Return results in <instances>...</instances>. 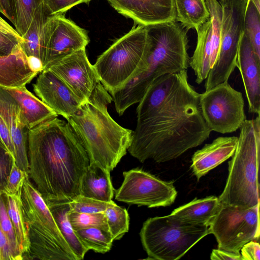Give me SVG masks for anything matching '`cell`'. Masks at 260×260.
I'll list each match as a JSON object with an SVG mask.
<instances>
[{"label":"cell","mask_w":260,"mask_h":260,"mask_svg":"<svg viewBox=\"0 0 260 260\" xmlns=\"http://www.w3.org/2000/svg\"><path fill=\"white\" fill-rule=\"evenodd\" d=\"M49 16L62 14L75 6L89 3L91 0H42Z\"/></svg>","instance_id":"ab89813d"},{"label":"cell","mask_w":260,"mask_h":260,"mask_svg":"<svg viewBox=\"0 0 260 260\" xmlns=\"http://www.w3.org/2000/svg\"><path fill=\"white\" fill-rule=\"evenodd\" d=\"M0 141L5 148L15 158V150L9 130L0 116Z\"/></svg>","instance_id":"b9f144b4"},{"label":"cell","mask_w":260,"mask_h":260,"mask_svg":"<svg viewBox=\"0 0 260 260\" xmlns=\"http://www.w3.org/2000/svg\"><path fill=\"white\" fill-rule=\"evenodd\" d=\"M0 260H18L0 225Z\"/></svg>","instance_id":"7bdbcfd3"},{"label":"cell","mask_w":260,"mask_h":260,"mask_svg":"<svg viewBox=\"0 0 260 260\" xmlns=\"http://www.w3.org/2000/svg\"><path fill=\"white\" fill-rule=\"evenodd\" d=\"M0 225L17 259H23L14 228L7 212L4 194H0Z\"/></svg>","instance_id":"d590c367"},{"label":"cell","mask_w":260,"mask_h":260,"mask_svg":"<svg viewBox=\"0 0 260 260\" xmlns=\"http://www.w3.org/2000/svg\"><path fill=\"white\" fill-rule=\"evenodd\" d=\"M239 129L236 149L229 162L226 184L218 199L222 204L251 207L259 204V115L246 119Z\"/></svg>","instance_id":"5b68a950"},{"label":"cell","mask_w":260,"mask_h":260,"mask_svg":"<svg viewBox=\"0 0 260 260\" xmlns=\"http://www.w3.org/2000/svg\"><path fill=\"white\" fill-rule=\"evenodd\" d=\"M242 260H259L260 259V245L253 240L245 244L241 250Z\"/></svg>","instance_id":"60d3db41"},{"label":"cell","mask_w":260,"mask_h":260,"mask_svg":"<svg viewBox=\"0 0 260 260\" xmlns=\"http://www.w3.org/2000/svg\"><path fill=\"white\" fill-rule=\"evenodd\" d=\"M145 27L149 52L145 68L122 89L111 95L119 116L141 100L155 79L189 67L187 30L180 23L173 21Z\"/></svg>","instance_id":"277c9868"},{"label":"cell","mask_w":260,"mask_h":260,"mask_svg":"<svg viewBox=\"0 0 260 260\" xmlns=\"http://www.w3.org/2000/svg\"><path fill=\"white\" fill-rule=\"evenodd\" d=\"M45 70L51 71L62 80L82 104L88 100L100 82L94 66L88 60L85 49L58 59Z\"/></svg>","instance_id":"5bb4252c"},{"label":"cell","mask_w":260,"mask_h":260,"mask_svg":"<svg viewBox=\"0 0 260 260\" xmlns=\"http://www.w3.org/2000/svg\"><path fill=\"white\" fill-rule=\"evenodd\" d=\"M15 16L14 27L23 36L27 30L42 0H13Z\"/></svg>","instance_id":"1f68e13d"},{"label":"cell","mask_w":260,"mask_h":260,"mask_svg":"<svg viewBox=\"0 0 260 260\" xmlns=\"http://www.w3.org/2000/svg\"><path fill=\"white\" fill-rule=\"evenodd\" d=\"M28 176L45 201L71 202L80 194L87 153L69 122L54 117L28 130Z\"/></svg>","instance_id":"7a4b0ae2"},{"label":"cell","mask_w":260,"mask_h":260,"mask_svg":"<svg viewBox=\"0 0 260 260\" xmlns=\"http://www.w3.org/2000/svg\"><path fill=\"white\" fill-rule=\"evenodd\" d=\"M220 206L218 198L209 196L194 199L174 209L170 214L177 220L189 224L208 225Z\"/></svg>","instance_id":"603a6c76"},{"label":"cell","mask_w":260,"mask_h":260,"mask_svg":"<svg viewBox=\"0 0 260 260\" xmlns=\"http://www.w3.org/2000/svg\"><path fill=\"white\" fill-rule=\"evenodd\" d=\"M259 204L251 207L220 203L215 215L208 224L218 249L239 254L246 243L258 239Z\"/></svg>","instance_id":"9c48e42d"},{"label":"cell","mask_w":260,"mask_h":260,"mask_svg":"<svg viewBox=\"0 0 260 260\" xmlns=\"http://www.w3.org/2000/svg\"><path fill=\"white\" fill-rule=\"evenodd\" d=\"M219 1H230V0H219Z\"/></svg>","instance_id":"7dc6e473"},{"label":"cell","mask_w":260,"mask_h":260,"mask_svg":"<svg viewBox=\"0 0 260 260\" xmlns=\"http://www.w3.org/2000/svg\"><path fill=\"white\" fill-rule=\"evenodd\" d=\"M114 191L110 172L89 164L81 181L80 195L110 202L112 201Z\"/></svg>","instance_id":"d4e9b609"},{"label":"cell","mask_w":260,"mask_h":260,"mask_svg":"<svg viewBox=\"0 0 260 260\" xmlns=\"http://www.w3.org/2000/svg\"><path fill=\"white\" fill-rule=\"evenodd\" d=\"M4 195L7 212L13 225L19 250L23 258L28 251L29 242L22 212L21 196Z\"/></svg>","instance_id":"f1b7e54d"},{"label":"cell","mask_w":260,"mask_h":260,"mask_svg":"<svg viewBox=\"0 0 260 260\" xmlns=\"http://www.w3.org/2000/svg\"><path fill=\"white\" fill-rule=\"evenodd\" d=\"M114 202H107L79 195L70 202V212L94 213L103 212Z\"/></svg>","instance_id":"8d00e7d4"},{"label":"cell","mask_w":260,"mask_h":260,"mask_svg":"<svg viewBox=\"0 0 260 260\" xmlns=\"http://www.w3.org/2000/svg\"><path fill=\"white\" fill-rule=\"evenodd\" d=\"M0 13L14 25L15 16L13 0H0Z\"/></svg>","instance_id":"f6af8a7d"},{"label":"cell","mask_w":260,"mask_h":260,"mask_svg":"<svg viewBox=\"0 0 260 260\" xmlns=\"http://www.w3.org/2000/svg\"><path fill=\"white\" fill-rule=\"evenodd\" d=\"M247 2L219 1L222 9L221 45L217 60L205 79L206 90L227 82L236 67Z\"/></svg>","instance_id":"30bf717a"},{"label":"cell","mask_w":260,"mask_h":260,"mask_svg":"<svg viewBox=\"0 0 260 260\" xmlns=\"http://www.w3.org/2000/svg\"><path fill=\"white\" fill-rule=\"evenodd\" d=\"M178 72L164 75L151 84L138 103L137 121L147 118L165 102L175 85Z\"/></svg>","instance_id":"7402d4cb"},{"label":"cell","mask_w":260,"mask_h":260,"mask_svg":"<svg viewBox=\"0 0 260 260\" xmlns=\"http://www.w3.org/2000/svg\"><path fill=\"white\" fill-rule=\"evenodd\" d=\"M119 13L139 25L175 21L174 0H107Z\"/></svg>","instance_id":"2e32d148"},{"label":"cell","mask_w":260,"mask_h":260,"mask_svg":"<svg viewBox=\"0 0 260 260\" xmlns=\"http://www.w3.org/2000/svg\"><path fill=\"white\" fill-rule=\"evenodd\" d=\"M49 16L43 3L35 11L26 33L22 36L20 47L28 58H35L43 62L41 37L44 24Z\"/></svg>","instance_id":"4316f807"},{"label":"cell","mask_w":260,"mask_h":260,"mask_svg":"<svg viewBox=\"0 0 260 260\" xmlns=\"http://www.w3.org/2000/svg\"><path fill=\"white\" fill-rule=\"evenodd\" d=\"M236 67L241 75L249 111L259 115L260 58L255 54L248 36L244 31L239 44Z\"/></svg>","instance_id":"e0dca14e"},{"label":"cell","mask_w":260,"mask_h":260,"mask_svg":"<svg viewBox=\"0 0 260 260\" xmlns=\"http://www.w3.org/2000/svg\"><path fill=\"white\" fill-rule=\"evenodd\" d=\"M149 43L145 26H134L101 54L93 64L100 81L111 95L145 67Z\"/></svg>","instance_id":"52a82bcc"},{"label":"cell","mask_w":260,"mask_h":260,"mask_svg":"<svg viewBox=\"0 0 260 260\" xmlns=\"http://www.w3.org/2000/svg\"><path fill=\"white\" fill-rule=\"evenodd\" d=\"M200 106L211 132L222 134L234 132L246 119L242 94L228 81L200 94Z\"/></svg>","instance_id":"8fae6325"},{"label":"cell","mask_w":260,"mask_h":260,"mask_svg":"<svg viewBox=\"0 0 260 260\" xmlns=\"http://www.w3.org/2000/svg\"><path fill=\"white\" fill-rule=\"evenodd\" d=\"M104 212L114 241L120 239L129 230V217L127 210L114 203Z\"/></svg>","instance_id":"4dcf8cb0"},{"label":"cell","mask_w":260,"mask_h":260,"mask_svg":"<svg viewBox=\"0 0 260 260\" xmlns=\"http://www.w3.org/2000/svg\"><path fill=\"white\" fill-rule=\"evenodd\" d=\"M21 201L29 242L23 259L77 260L29 176L22 186Z\"/></svg>","instance_id":"8992f818"},{"label":"cell","mask_w":260,"mask_h":260,"mask_svg":"<svg viewBox=\"0 0 260 260\" xmlns=\"http://www.w3.org/2000/svg\"><path fill=\"white\" fill-rule=\"evenodd\" d=\"M15 158L0 141V194H4Z\"/></svg>","instance_id":"f35d334b"},{"label":"cell","mask_w":260,"mask_h":260,"mask_svg":"<svg viewBox=\"0 0 260 260\" xmlns=\"http://www.w3.org/2000/svg\"><path fill=\"white\" fill-rule=\"evenodd\" d=\"M68 218L73 230L94 227L109 231L104 212L94 213L70 212Z\"/></svg>","instance_id":"836d02e7"},{"label":"cell","mask_w":260,"mask_h":260,"mask_svg":"<svg viewBox=\"0 0 260 260\" xmlns=\"http://www.w3.org/2000/svg\"><path fill=\"white\" fill-rule=\"evenodd\" d=\"M23 38L17 31L0 16V55H8L20 46Z\"/></svg>","instance_id":"e575fe53"},{"label":"cell","mask_w":260,"mask_h":260,"mask_svg":"<svg viewBox=\"0 0 260 260\" xmlns=\"http://www.w3.org/2000/svg\"><path fill=\"white\" fill-rule=\"evenodd\" d=\"M89 42L87 31L64 15L49 16L41 37L43 70L58 59L85 49Z\"/></svg>","instance_id":"4fadbf2b"},{"label":"cell","mask_w":260,"mask_h":260,"mask_svg":"<svg viewBox=\"0 0 260 260\" xmlns=\"http://www.w3.org/2000/svg\"><path fill=\"white\" fill-rule=\"evenodd\" d=\"M196 31L197 45L192 57L190 58L189 66L196 76V83L199 84L206 79L209 71L216 62L212 53L210 19Z\"/></svg>","instance_id":"cb8c5ba5"},{"label":"cell","mask_w":260,"mask_h":260,"mask_svg":"<svg viewBox=\"0 0 260 260\" xmlns=\"http://www.w3.org/2000/svg\"><path fill=\"white\" fill-rule=\"evenodd\" d=\"M110 94L99 82L88 100L67 119L94 164L111 172L126 154L133 131L118 124L107 108Z\"/></svg>","instance_id":"3957f363"},{"label":"cell","mask_w":260,"mask_h":260,"mask_svg":"<svg viewBox=\"0 0 260 260\" xmlns=\"http://www.w3.org/2000/svg\"><path fill=\"white\" fill-rule=\"evenodd\" d=\"M210 234L209 225L186 224L168 215L147 219L140 236L149 259L177 260Z\"/></svg>","instance_id":"ba28073f"},{"label":"cell","mask_w":260,"mask_h":260,"mask_svg":"<svg viewBox=\"0 0 260 260\" xmlns=\"http://www.w3.org/2000/svg\"><path fill=\"white\" fill-rule=\"evenodd\" d=\"M176 12L175 21L179 22L187 30H197L210 17L205 0H174Z\"/></svg>","instance_id":"83f0119b"},{"label":"cell","mask_w":260,"mask_h":260,"mask_svg":"<svg viewBox=\"0 0 260 260\" xmlns=\"http://www.w3.org/2000/svg\"><path fill=\"white\" fill-rule=\"evenodd\" d=\"M212 260H242L240 253L237 254L224 250L213 249L210 254Z\"/></svg>","instance_id":"ee69618b"},{"label":"cell","mask_w":260,"mask_h":260,"mask_svg":"<svg viewBox=\"0 0 260 260\" xmlns=\"http://www.w3.org/2000/svg\"><path fill=\"white\" fill-rule=\"evenodd\" d=\"M40 73L33 84L35 93L58 115L67 120L77 111L82 103L51 71L44 70Z\"/></svg>","instance_id":"9a60e30c"},{"label":"cell","mask_w":260,"mask_h":260,"mask_svg":"<svg viewBox=\"0 0 260 260\" xmlns=\"http://www.w3.org/2000/svg\"><path fill=\"white\" fill-rule=\"evenodd\" d=\"M17 103L21 123L30 129L58 115L37 98L25 86L3 87Z\"/></svg>","instance_id":"44dd1931"},{"label":"cell","mask_w":260,"mask_h":260,"mask_svg":"<svg viewBox=\"0 0 260 260\" xmlns=\"http://www.w3.org/2000/svg\"><path fill=\"white\" fill-rule=\"evenodd\" d=\"M19 112L17 103L0 86V116L11 135L15 150V161L20 169L28 174L27 135L29 129L21 123Z\"/></svg>","instance_id":"ac0fdd59"},{"label":"cell","mask_w":260,"mask_h":260,"mask_svg":"<svg viewBox=\"0 0 260 260\" xmlns=\"http://www.w3.org/2000/svg\"><path fill=\"white\" fill-rule=\"evenodd\" d=\"M40 73L20 46L8 55H0V86L2 87L25 86Z\"/></svg>","instance_id":"ffe728a7"},{"label":"cell","mask_w":260,"mask_h":260,"mask_svg":"<svg viewBox=\"0 0 260 260\" xmlns=\"http://www.w3.org/2000/svg\"><path fill=\"white\" fill-rule=\"evenodd\" d=\"M244 32L248 36L255 54L260 58V12L251 0L247 2Z\"/></svg>","instance_id":"d6a6232c"},{"label":"cell","mask_w":260,"mask_h":260,"mask_svg":"<svg viewBox=\"0 0 260 260\" xmlns=\"http://www.w3.org/2000/svg\"><path fill=\"white\" fill-rule=\"evenodd\" d=\"M256 7L257 10L260 12V0H251Z\"/></svg>","instance_id":"bcb514c9"},{"label":"cell","mask_w":260,"mask_h":260,"mask_svg":"<svg viewBox=\"0 0 260 260\" xmlns=\"http://www.w3.org/2000/svg\"><path fill=\"white\" fill-rule=\"evenodd\" d=\"M200 94L190 85L187 70L178 72L175 85L161 106L137 121L128 152L141 162H164L202 144L211 130L202 116Z\"/></svg>","instance_id":"6da1fadb"},{"label":"cell","mask_w":260,"mask_h":260,"mask_svg":"<svg viewBox=\"0 0 260 260\" xmlns=\"http://www.w3.org/2000/svg\"><path fill=\"white\" fill-rule=\"evenodd\" d=\"M28 174L14 162L10 172L4 194L20 196L24 181Z\"/></svg>","instance_id":"74e56055"},{"label":"cell","mask_w":260,"mask_h":260,"mask_svg":"<svg viewBox=\"0 0 260 260\" xmlns=\"http://www.w3.org/2000/svg\"><path fill=\"white\" fill-rule=\"evenodd\" d=\"M77 237L88 250L105 253L111 249L114 240L108 231L99 228L74 230Z\"/></svg>","instance_id":"f546056e"},{"label":"cell","mask_w":260,"mask_h":260,"mask_svg":"<svg viewBox=\"0 0 260 260\" xmlns=\"http://www.w3.org/2000/svg\"><path fill=\"white\" fill-rule=\"evenodd\" d=\"M123 181L115 192V199L129 205L148 208L172 205L177 191L173 182L162 180L141 169L123 172Z\"/></svg>","instance_id":"7c38bea8"},{"label":"cell","mask_w":260,"mask_h":260,"mask_svg":"<svg viewBox=\"0 0 260 260\" xmlns=\"http://www.w3.org/2000/svg\"><path fill=\"white\" fill-rule=\"evenodd\" d=\"M238 140L236 136L219 137L196 151L192 156L191 168L197 179L232 157Z\"/></svg>","instance_id":"d6986e66"},{"label":"cell","mask_w":260,"mask_h":260,"mask_svg":"<svg viewBox=\"0 0 260 260\" xmlns=\"http://www.w3.org/2000/svg\"><path fill=\"white\" fill-rule=\"evenodd\" d=\"M64 240L77 260H82L88 251L83 246L73 230L68 218L70 202L45 201Z\"/></svg>","instance_id":"484cf974"}]
</instances>
